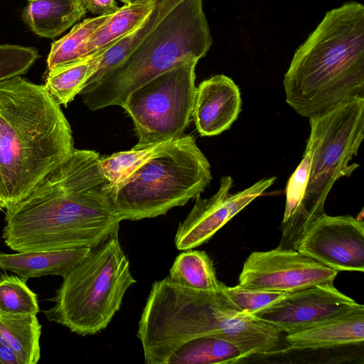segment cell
<instances>
[{
  "mask_svg": "<svg viewBox=\"0 0 364 364\" xmlns=\"http://www.w3.org/2000/svg\"><path fill=\"white\" fill-rule=\"evenodd\" d=\"M95 151L75 149L23 199L6 209L1 237L16 252L94 247L118 235L112 186Z\"/></svg>",
  "mask_w": 364,
  "mask_h": 364,
  "instance_id": "obj_1",
  "label": "cell"
},
{
  "mask_svg": "<svg viewBox=\"0 0 364 364\" xmlns=\"http://www.w3.org/2000/svg\"><path fill=\"white\" fill-rule=\"evenodd\" d=\"M74 148L70 126L44 85L21 75L0 81V200L26 198Z\"/></svg>",
  "mask_w": 364,
  "mask_h": 364,
  "instance_id": "obj_2",
  "label": "cell"
},
{
  "mask_svg": "<svg viewBox=\"0 0 364 364\" xmlns=\"http://www.w3.org/2000/svg\"><path fill=\"white\" fill-rule=\"evenodd\" d=\"M286 102L311 118L364 97V6L350 1L328 11L295 51L284 74Z\"/></svg>",
  "mask_w": 364,
  "mask_h": 364,
  "instance_id": "obj_3",
  "label": "cell"
},
{
  "mask_svg": "<svg viewBox=\"0 0 364 364\" xmlns=\"http://www.w3.org/2000/svg\"><path fill=\"white\" fill-rule=\"evenodd\" d=\"M212 43L203 0H177L122 63L79 95L90 110L122 107L131 92L159 74L205 57Z\"/></svg>",
  "mask_w": 364,
  "mask_h": 364,
  "instance_id": "obj_4",
  "label": "cell"
},
{
  "mask_svg": "<svg viewBox=\"0 0 364 364\" xmlns=\"http://www.w3.org/2000/svg\"><path fill=\"white\" fill-rule=\"evenodd\" d=\"M309 119V177L299 205L280 225L278 247L283 249H295L303 235L325 213V202L336 181L350 176L359 166L349 163L364 138V97L348 100Z\"/></svg>",
  "mask_w": 364,
  "mask_h": 364,
  "instance_id": "obj_5",
  "label": "cell"
},
{
  "mask_svg": "<svg viewBox=\"0 0 364 364\" xmlns=\"http://www.w3.org/2000/svg\"><path fill=\"white\" fill-rule=\"evenodd\" d=\"M135 283L118 235L111 237L63 277L50 299L54 305L44 315L77 335L97 334L107 327Z\"/></svg>",
  "mask_w": 364,
  "mask_h": 364,
  "instance_id": "obj_6",
  "label": "cell"
},
{
  "mask_svg": "<svg viewBox=\"0 0 364 364\" xmlns=\"http://www.w3.org/2000/svg\"><path fill=\"white\" fill-rule=\"evenodd\" d=\"M211 179L210 165L194 136L183 134L112 186L114 211L120 221L163 215L200 195Z\"/></svg>",
  "mask_w": 364,
  "mask_h": 364,
  "instance_id": "obj_7",
  "label": "cell"
},
{
  "mask_svg": "<svg viewBox=\"0 0 364 364\" xmlns=\"http://www.w3.org/2000/svg\"><path fill=\"white\" fill-rule=\"evenodd\" d=\"M198 60H184L134 90L123 105L138 136L134 146L181 137L194 107L195 70Z\"/></svg>",
  "mask_w": 364,
  "mask_h": 364,
  "instance_id": "obj_8",
  "label": "cell"
},
{
  "mask_svg": "<svg viewBox=\"0 0 364 364\" xmlns=\"http://www.w3.org/2000/svg\"><path fill=\"white\" fill-rule=\"evenodd\" d=\"M335 271L294 249L277 247L252 252L243 264L238 285L246 289L294 292L333 283Z\"/></svg>",
  "mask_w": 364,
  "mask_h": 364,
  "instance_id": "obj_9",
  "label": "cell"
},
{
  "mask_svg": "<svg viewBox=\"0 0 364 364\" xmlns=\"http://www.w3.org/2000/svg\"><path fill=\"white\" fill-rule=\"evenodd\" d=\"M363 309V304L340 291L333 283H325L287 293L252 315L289 334Z\"/></svg>",
  "mask_w": 364,
  "mask_h": 364,
  "instance_id": "obj_10",
  "label": "cell"
},
{
  "mask_svg": "<svg viewBox=\"0 0 364 364\" xmlns=\"http://www.w3.org/2000/svg\"><path fill=\"white\" fill-rule=\"evenodd\" d=\"M276 177L261 179L250 187L230 193L233 180L221 178L218 191L209 198L197 196L194 205L176 232L174 243L179 250H193L207 242L230 219L260 196Z\"/></svg>",
  "mask_w": 364,
  "mask_h": 364,
  "instance_id": "obj_11",
  "label": "cell"
},
{
  "mask_svg": "<svg viewBox=\"0 0 364 364\" xmlns=\"http://www.w3.org/2000/svg\"><path fill=\"white\" fill-rule=\"evenodd\" d=\"M294 250L338 272H363V220L325 213L303 235Z\"/></svg>",
  "mask_w": 364,
  "mask_h": 364,
  "instance_id": "obj_12",
  "label": "cell"
},
{
  "mask_svg": "<svg viewBox=\"0 0 364 364\" xmlns=\"http://www.w3.org/2000/svg\"><path fill=\"white\" fill-rule=\"evenodd\" d=\"M240 89L229 77L220 74L196 88L192 117L202 136H212L229 129L241 111Z\"/></svg>",
  "mask_w": 364,
  "mask_h": 364,
  "instance_id": "obj_13",
  "label": "cell"
},
{
  "mask_svg": "<svg viewBox=\"0 0 364 364\" xmlns=\"http://www.w3.org/2000/svg\"><path fill=\"white\" fill-rule=\"evenodd\" d=\"M289 348L318 350L362 344L364 341V309L287 334Z\"/></svg>",
  "mask_w": 364,
  "mask_h": 364,
  "instance_id": "obj_14",
  "label": "cell"
},
{
  "mask_svg": "<svg viewBox=\"0 0 364 364\" xmlns=\"http://www.w3.org/2000/svg\"><path fill=\"white\" fill-rule=\"evenodd\" d=\"M90 249L0 252V269L15 273L26 281L48 275L63 277L86 257Z\"/></svg>",
  "mask_w": 364,
  "mask_h": 364,
  "instance_id": "obj_15",
  "label": "cell"
},
{
  "mask_svg": "<svg viewBox=\"0 0 364 364\" xmlns=\"http://www.w3.org/2000/svg\"><path fill=\"white\" fill-rule=\"evenodd\" d=\"M86 13L81 0H28L22 19L37 36L55 38Z\"/></svg>",
  "mask_w": 364,
  "mask_h": 364,
  "instance_id": "obj_16",
  "label": "cell"
},
{
  "mask_svg": "<svg viewBox=\"0 0 364 364\" xmlns=\"http://www.w3.org/2000/svg\"><path fill=\"white\" fill-rule=\"evenodd\" d=\"M176 1L157 0L154 9L136 28L117 40L110 46L90 56L92 74L85 87L92 85L122 63L160 22Z\"/></svg>",
  "mask_w": 364,
  "mask_h": 364,
  "instance_id": "obj_17",
  "label": "cell"
},
{
  "mask_svg": "<svg viewBox=\"0 0 364 364\" xmlns=\"http://www.w3.org/2000/svg\"><path fill=\"white\" fill-rule=\"evenodd\" d=\"M247 358L232 343L213 336L189 340L179 346L164 364L237 363Z\"/></svg>",
  "mask_w": 364,
  "mask_h": 364,
  "instance_id": "obj_18",
  "label": "cell"
},
{
  "mask_svg": "<svg viewBox=\"0 0 364 364\" xmlns=\"http://www.w3.org/2000/svg\"><path fill=\"white\" fill-rule=\"evenodd\" d=\"M157 0L124 4L111 14L91 35L87 43L86 58L110 46L136 28L152 11Z\"/></svg>",
  "mask_w": 364,
  "mask_h": 364,
  "instance_id": "obj_19",
  "label": "cell"
},
{
  "mask_svg": "<svg viewBox=\"0 0 364 364\" xmlns=\"http://www.w3.org/2000/svg\"><path fill=\"white\" fill-rule=\"evenodd\" d=\"M41 328L35 314L0 315V336L14 351L20 364L39 361Z\"/></svg>",
  "mask_w": 364,
  "mask_h": 364,
  "instance_id": "obj_20",
  "label": "cell"
},
{
  "mask_svg": "<svg viewBox=\"0 0 364 364\" xmlns=\"http://www.w3.org/2000/svg\"><path fill=\"white\" fill-rule=\"evenodd\" d=\"M183 287L205 291H220L225 284L218 280L213 262L205 251L184 250L175 259L168 276Z\"/></svg>",
  "mask_w": 364,
  "mask_h": 364,
  "instance_id": "obj_21",
  "label": "cell"
},
{
  "mask_svg": "<svg viewBox=\"0 0 364 364\" xmlns=\"http://www.w3.org/2000/svg\"><path fill=\"white\" fill-rule=\"evenodd\" d=\"M109 16L85 18L75 25L68 34L54 41L47 58L48 71L85 59L89 38Z\"/></svg>",
  "mask_w": 364,
  "mask_h": 364,
  "instance_id": "obj_22",
  "label": "cell"
},
{
  "mask_svg": "<svg viewBox=\"0 0 364 364\" xmlns=\"http://www.w3.org/2000/svg\"><path fill=\"white\" fill-rule=\"evenodd\" d=\"M92 73V58L48 71L46 88L59 105L65 107L79 95Z\"/></svg>",
  "mask_w": 364,
  "mask_h": 364,
  "instance_id": "obj_23",
  "label": "cell"
},
{
  "mask_svg": "<svg viewBox=\"0 0 364 364\" xmlns=\"http://www.w3.org/2000/svg\"><path fill=\"white\" fill-rule=\"evenodd\" d=\"M171 141V140H170ZM168 141L147 145L141 148L114 153L106 158H100L103 175L114 187L132 175Z\"/></svg>",
  "mask_w": 364,
  "mask_h": 364,
  "instance_id": "obj_24",
  "label": "cell"
},
{
  "mask_svg": "<svg viewBox=\"0 0 364 364\" xmlns=\"http://www.w3.org/2000/svg\"><path fill=\"white\" fill-rule=\"evenodd\" d=\"M39 311L36 294L26 280L18 275L0 276V315H37Z\"/></svg>",
  "mask_w": 364,
  "mask_h": 364,
  "instance_id": "obj_25",
  "label": "cell"
},
{
  "mask_svg": "<svg viewBox=\"0 0 364 364\" xmlns=\"http://www.w3.org/2000/svg\"><path fill=\"white\" fill-rule=\"evenodd\" d=\"M221 294L226 303L233 309L253 314L283 298L287 293L257 290L235 287H225Z\"/></svg>",
  "mask_w": 364,
  "mask_h": 364,
  "instance_id": "obj_26",
  "label": "cell"
},
{
  "mask_svg": "<svg viewBox=\"0 0 364 364\" xmlns=\"http://www.w3.org/2000/svg\"><path fill=\"white\" fill-rule=\"evenodd\" d=\"M40 57L33 47L0 45V81L26 73Z\"/></svg>",
  "mask_w": 364,
  "mask_h": 364,
  "instance_id": "obj_27",
  "label": "cell"
},
{
  "mask_svg": "<svg viewBox=\"0 0 364 364\" xmlns=\"http://www.w3.org/2000/svg\"><path fill=\"white\" fill-rule=\"evenodd\" d=\"M310 152L306 149L303 159L291 176L286 188V204L282 221L296 209L304 195L309 171Z\"/></svg>",
  "mask_w": 364,
  "mask_h": 364,
  "instance_id": "obj_28",
  "label": "cell"
},
{
  "mask_svg": "<svg viewBox=\"0 0 364 364\" xmlns=\"http://www.w3.org/2000/svg\"><path fill=\"white\" fill-rule=\"evenodd\" d=\"M87 12L97 16L111 15L119 10L114 0H81Z\"/></svg>",
  "mask_w": 364,
  "mask_h": 364,
  "instance_id": "obj_29",
  "label": "cell"
},
{
  "mask_svg": "<svg viewBox=\"0 0 364 364\" xmlns=\"http://www.w3.org/2000/svg\"><path fill=\"white\" fill-rule=\"evenodd\" d=\"M0 364H20L11 348L0 336Z\"/></svg>",
  "mask_w": 364,
  "mask_h": 364,
  "instance_id": "obj_30",
  "label": "cell"
},
{
  "mask_svg": "<svg viewBox=\"0 0 364 364\" xmlns=\"http://www.w3.org/2000/svg\"><path fill=\"white\" fill-rule=\"evenodd\" d=\"M121 2L124 3V4H133L136 3H140L143 1H147L151 0H119Z\"/></svg>",
  "mask_w": 364,
  "mask_h": 364,
  "instance_id": "obj_31",
  "label": "cell"
},
{
  "mask_svg": "<svg viewBox=\"0 0 364 364\" xmlns=\"http://www.w3.org/2000/svg\"><path fill=\"white\" fill-rule=\"evenodd\" d=\"M3 209H4V206L3 203H2L1 202V200H0V212H1Z\"/></svg>",
  "mask_w": 364,
  "mask_h": 364,
  "instance_id": "obj_32",
  "label": "cell"
}]
</instances>
